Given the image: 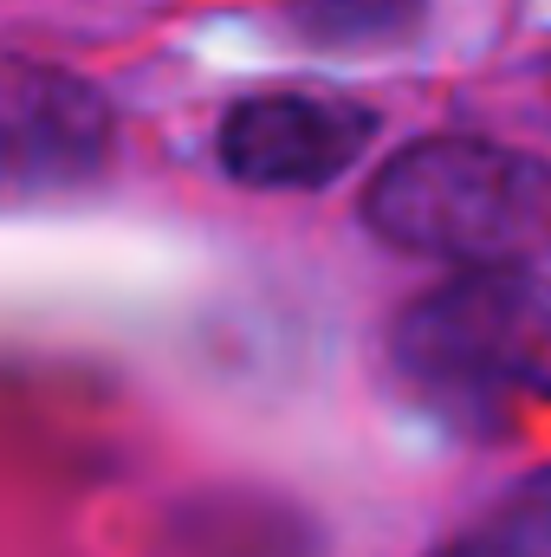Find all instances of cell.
Masks as SVG:
<instances>
[{
	"label": "cell",
	"mask_w": 551,
	"mask_h": 557,
	"mask_svg": "<svg viewBox=\"0 0 551 557\" xmlns=\"http://www.w3.org/2000/svg\"><path fill=\"white\" fill-rule=\"evenodd\" d=\"M370 234L461 267H526L551 253V162L480 137H421L364 195Z\"/></svg>",
	"instance_id": "6da1fadb"
},
{
	"label": "cell",
	"mask_w": 551,
	"mask_h": 557,
	"mask_svg": "<svg viewBox=\"0 0 551 557\" xmlns=\"http://www.w3.org/2000/svg\"><path fill=\"white\" fill-rule=\"evenodd\" d=\"M390 357L441 409H500L551 376V278L467 267L396 318Z\"/></svg>",
	"instance_id": "7a4b0ae2"
},
{
	"label": "cell",
	"mask_w": 551,
	"mask_h": 557,
	"mask_svg": "<svg viewBox=\"0 0 551 557\" xmlns=\"http://www.w3.org/2000/svg\"><path fill=\"white\" fill-rule=\"evenodd\" d=\"M111 104L59 65L0 59V195L78 188L111 162Z\"/></svg>",
	"instance_id": "3957f363"
},
{
	"label": "cell",
	"mask_w": 551,
	"mask_h": 557,
	"mask_svg": "<svg viewBox=\"0 0 551 557\" xmlns=\"http://www.w3.org/2000/svg\"><path fill=\"white\" fill-rule=\"evenodd\" d=\"M377 137V111L325 91H260L221 117V169L241 188H331Z\"/></svg>",
	"instance_id": "277c9868"
},
{
	"label": "cell",
	"mask_w": 551,
	"mask_h": 557,
	"mask_svg": "<svg viewBox=\"0 0 551 557\" xmlns=\"http://www.w3.org/2000/svg\"><path fill=\"white\" fill-rule=\"evenodd\" d=\"M434 557H551V473L519 486L500 512H487L474 532H461Z\"/></svg>",
	"instance_id": "5b68a950"
},
{
	"label": "cell",
	"mask_w": 551,
	"mask_h": 557,
	"mask_svg": "<svg viewBox=\"0 0 551 557\" xmlns=\"http://www.w3.org/2000/svg\"><path fill=\"white\" fill-rule=\"evenodd\" d=\"M415 20V0H292V26L318 46L390 39Z\"/></svg>",
	"instance_id": "8992f818"
}]
</instances>
